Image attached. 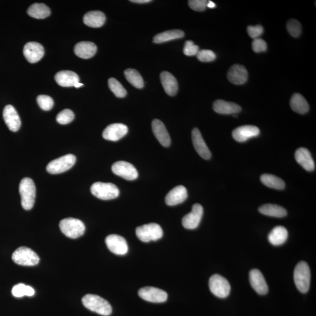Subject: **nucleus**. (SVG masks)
<instances>
[{
    "instance_id": "4be33fe9",
    "label": "nucleus",
    "mask_w": 316,
    "mask_h": 316,
    "mask_svg": "<svg viewBox=\"0 0 316 316\" xmlns=\"http://www.w3.org/2000/svg\"><path fill=\"white\" fill-rule=\"evenodd\" d=\"M187 198V191L185 186L179 185L172 189L165 197L166 204L176 206L185 201Z\"/></svg>"
},
{
    "instance_id": "4468645a",
    "label": "nucleus",
    "mask_w": 316,
    "mask_h": 316,
    "mask_svg": "<svg viewBox=\"0 0 316 316\" xmlns=\"http://www.w3.org/2000/svg\"><path fill=\"white\" fill-rule=\"evenodd\" d=\"M23 52L26 60L31 64L39 62L45 54L43 45L36 42H30L26 44L24 46Z\"/></svg>"
},
{
    "instance_id": "f8f14e48",
    "label": "nucleus",
    "mask_w": 316,
    "mask_h": 316,
    "mask_svg": "<svg viewBox=\"0 0 316 316\" xmlns=\"http://www.w3.org/2000/svg\"><path fill=\"white\" fill-rule=\"evenodd\" d=\"M203 214V208L201 205L194 204L192 211L183 218V226L189 230L196 228L200 224Z\"/></svg>"
},
{
    "instance_id": "bb28decb",
    "label": "nucleus",
    "mask_w": 316,
    "mask_h": 316,
    "mask_svg": "<svg viewBox=\"0 0 316 316\" xmlns=\"http://www.w3.org/2000/svg\"><path fill=\"white\" fill-rule=\"evenodd\" d=\"M160 77L165 92L171 96L176 95L178 91V84L174 76L168 72H163Z\"/></svg>"
},
{
    "instance_id": "c03bdc74",
    "label": "nucleus",
    "mask_w": 316,
    "mask_h": 316,
    "mask_svg": "<svg viewBox=\"0 0 316 316\" xmlns=\"http://www.w3.org/2000/svg\"><path fill=\"white\" fill-rule=\"evenodd\" d=\"M252 48L253 51L256 53H259V52H265L267 50V44L264 40L260 38H256L252 42Z\"/></svg>"
},
{
    "instance_id": "412c9836",
    "label": "nucleus",
    "mask_w": 316,
    "mask_h": 316,
    "mask_svg": "<svg viewBox=\"0 0 316 316\" xmlns=\"http://www.w3.org/2000/svg\"><path fill=\"white\" fill-rule=\"evenodd\" d=\"M153 133L160 144L164 147H169L171 144V137L164 123L161 121L155 119L152 123Z\"/></svg>"
},
{
    "instance_id": "5701e85b",
    "label": "nucleus",
    "mask_w": 316,
    "mask_h": 316,
    "mask_svg": "<svg viewBox=\"0 0 316 316\" xmlns=\"http://www.w3.org/2000/svg\"><path fill=\"white\" fill-rule=\"evenodd\" d=\"M295 159L298 164H300L307 171L311 172L315 169V164L310 152L307 149L300 148L295 152Z\"/></svg>"
},
{
    "instance_id": "49530a36",
    "label": "nucleus",
    "mask_w": 316,
    "mask_h": 316,
    "mask_svg": "<svg viewBox=\"0 0 316 316\" xmlns=\"http://www.w3.org/2000/svg\"><path fill=\"white\" fill-rule=\"evenodd\" d=\"M151 0H131V2L138 3V4H145V3H150Z\"/></svg>"
},
{
    "instance_id": "09e8293b",
    "label": "nucleus",
    "mask_w": 316,
    "mask_h": 316,
    "mask_svg": "<svg viewBox=\"0 0 316 316\" xmlns=\"http://www.w3.org/2000/svg\"><path fill=\"white\" fill-rule=\"evenodd\" d=\"M83 85H83V83H81L80 82H78V83H76V84L75 85L74 87L76 88H81V87L83 86Z\"/></svg>"
},
{
    "instance_id": "1a4fd4ad",
    "label": "nucleus",
    "mask_w": 316,
    "mask_h": 316,
    "mask_svg": "<svg viewBox=\"0 0 316 316\" xmlns=\"http://www.w3.org/2000/svg\"><path fill=\"white\" fill-rule=\"evenodd\" d=\"M209 288L214 296L219 298H226L230 294L231 286L227 279L221 275L215 274L209 279Z\"/></svg>"
},
{
    "instance_id": "c756f323",
    "label": "nucleus",
    "mask_w": 316,
    "mask_h": 316,
    "mask_svg": "<svg viewBox=\"0 0 316 316\" xmlns=\"http://www.w3.org/2000/svg\"><path fill=\"white\" fill-rule=\"evenodd\" d=\"M260 213L267 216L282 218L287 215L285 208L277 204H266L259 208Z\"/></svg>"
},
{
    "instance_id": "0eeeda50",
    "label": "nucleus",
    "mask_w": 316,
    "mask_h": 316,
    "mask_svg": "<svg viewBox=\"0 0 316 316\" xmlns=\"http://www.w3.org/2000/svg\"><path fill=\"white\" fill-rule=\"evenodd\" d=\"M136 234L140 240L148 242L161 239L163 236V230L159 224L150 223L137 227Z\"/></svg>"
},
{
    "instance_id": "79ce46f5",
    "label": "nucleus",
    "mask_w": 316,
    "mask_h": 316,
    "mask_svg": "<svg viewBox=\"0 0 316 316\" xmlns=\"http://www.w3.org/2000/svg\"><path fill=\"white\" fill-rule=\"evenodd\" d=\"M199 51V48L197 45L194 44L192 41H187L186 42L185 47H184V54L186 56H194L196 55L198 52Z\"/></svg>"
},
{
    "instance_id": "a878e982",
    "label": "nucleus",
    "mask_w": 316,
    "mask_h": 316,
    "mask_svg": "<svg viewBox=\"0 0 316 316\" xmlns=\"http://www.w3.org/2000/svg\"><path fill=\"white\" fill-rule=\"evenodd\" d=\"M55 81L62 87H73L79 82V76L75 72L70 71L59 72L55 76Z\"/></svg>"
},
{
    "instance_id": "a18cd8bd",
    "label": "nucleus",
    "mask_w": 316,
    "mask_h": 316,
    "mask_svg": "<svg viewBox=\"0 0 316 316\" xmlns=\"http://www.w3.org/2000/svg\"><path fill=\"white\" fill-rule=\"evenodd\" d=\"M247 33L249 36L255 40L261 36L263 33V29L261 26H248L247 27Z\"/></svg>"
},
{
    "instance_id": "39448f33",
    "label": "nucleus",
    "mask_w": 316,
    "mask_h": 316,
    "mask_svg": "<svg viewBox=\"0 0 316 316\" xmlns=\"http://www.w3.org/2000/svg\"><path fill=\"white\" fill-rule=\"evenodd\" d=\"M90 189L94 196L103 200L116 199L120 194L119 188L112 183L96 182Z\"/></svg>"
},
{
    "instance_id": "ddd939ff",
    "label": "nucleus",
    "mask_w": 316,
    "mask_h": 316,
    "mask_svg": "<svg viewBox=\"0 0 316 316\" xmlns=\"http://www.w3.org/2000/svg\"><path fill=\"white\" fill-rule=\"evenodd\" d=\"M107 247L111 252L116 255L126 254L128 246L126 239L121 236L116 234L110 235L106 238Z\"/></svg>"
},
{
    "instance_id": "f03ea898",
    "label": "nucleus",
    "mask_w": 316,
    "mask_h": 316,
    "mask_svg": "<svg viewBox=\"0 0 316 316\" xmlns=\"http://www.w3.org/2000/svg\"><path fill=\"white\" fill-rule=\"evenodd\" d=\"M19 190L24 209H32L36 197V187L33 179L30 178H24L20 182Z\"/></svg>"
},
{
    "instance_id": "2f4dec72",
    "label": "nucleus",
    "mask_w": 316,
    "mask_h": 316,
    "mask_svg": "<svg viewBox=\"0 0 316 316\" xmlns=\"http://www.w3.org/2000/svg\"><path fill=\"white\" fill-rule=\"evenodd\" d=\"M29 15L37 19H44L51 15V10L43 3H36L31 6L27 11Z\"/></svg>"
},
{
    "instance_id": "c85d7f7f",
    "label": "nucleus",
    "mask_w": 316,
    "mask_h": 316,
    "mask_svg": "<svg viewBox=\"0 0 316 316\" xmlns=\"http://www.w3.org/2000/svg\"><path fill=\"white\" fill-rule=\"evenodd\" d=\"M287 237L288 232L286 228L283 226H277L270 232L268 240L272 245L279 246L286 241Z\"/></svg>"
},
{
    "instance_id": "b1692460",
    "label": "nucleus",
    "mask_w": 316,
    "mask_h": 316,
    "mask_svg": "<svg viewBox=\"0 0 316 316\" xmlns=\"http://www.w3.org/2000/svg\"><path fill=\"white\" fill-rule=\"evenodd\" d=\"M213 110L215 112L220 114H235L241 112V107L237 104L228 102L223 100H217L213 103Z\"/></svg>"
},
{
    "instance_id": "20e7f679",
    "label": "nucleus",
    "mask_w": 316,
    "mask_h": 316,
    "mask_svg": "<svg viewBox=\"0 0 316 316\" xmlns=\"http://www.w3.org/2000/svg\"><path fill=\"white\" fill-rule=\"evenodd\" d=\"M61 230L67 237L78 238L84 234L85 225L83 222L74 218H67L61 221Z\"/></svg>"
},
{
    "instance_id": "de8ad7c7",
    "label": "nucleus",
    "mask_w": 316,
    "mask_h": 316,
    "mask_svg": "<svg viewBox=\"0 0 316 316\" xmlns=\"http://www.w3.org/2000/svg\"><path fill=\"white\" fill-rule=\"evenodd\" d=\"M216 5L214 4V3L213 2H207V8H210V9H214L215 8H216Z\"/></svg>"
},
{
    "instance_id": "6ab92c4d",
    "label": "nucleus",
    "mask_w": 316,
    "mask_h": 316,
    "mask_svg": "<svg viewBox=\"0 0 316 316\" xmlns=\"http://www.w3.org/2000/svg\"><path fill=\"white\" fill-rule=\"evenodd\" d=\"M260 133L259 128L254 126H244L235 128L232 131V137L235 141L244 142L249 139L258 136Z\"/></svg>"
},
{
    "instance_id": "7ed1b4c3",
    "label": "nucleus",
    "mask_w": 316,
    "mask_h": 316,
    "mask_svg": "<svg viewBox=\"0 0 316 316\" xmlns=\"http://www.w3.org/2000/svg\"><path fill=\"white\" fill-rule=\"evenodd\" d=\"M310 270L307 263L304 261L298 262L294 270V281L300 292H307L310 287Z\"/></svg>"
},
{
    "instance_id": "37998d69",
    "label": "nucleus",
    "mask_w": 316,
    "mask_h": 316,
    "mask_svg": "<svg viewBox=\"0 0 316 316\" xmlns=\"http://www.w3.org/2000/svg\"><path fill=\"white\" fill-rule=\"evenodd\" d=\"M207 1L206 0H190L189 6L190 9L196 12H203L207 8Z\"/></svg>"
},
{
    "instance_id": "dca6fc26",
    "label": "nucleus",
    "mask_w": 316,
    "mask_h": 316,
    "mask_svg": "<svg viewBox=\"0 0 316 316\" xmlns=\"http://www.w3.org/2000/svg\"><path fill=\"white\" fill-rule=\"evenodd\" d=\"M249 282L257 293L264 295L268 292V286L264 276L259 270L252 269L249 272Z\"/></svg>"
},
{
    "instance_id": "393cba45",
    "label": "nucleus",
    "mask_w": 316,
    "mask_h": 316,
    "mask_svg": "<svg viewBox=\"0 0 316 316\" xmlns=\"http://www.w3.org/2000/svg\"><path fill=\"white\" fill-rule=\"evenodd\" d=\"M74 52L78 57L86 60L92 58L96 54L97 47L92 42H81L75 45Z\"/></svg>"
},
{
    "instance_id": "473e14b6",
    "label": "nucleus",
    "mask_w": 316,
    "mask_h": 316,
    "mask_svg": "<svg viewBox=\"0 0 316 316\" xmlns=\"http://www.w3.org/2000/svg\"><path fill=\"white\" fill-rule=\"evenodd\" d=\"M185 36L182 31L179 30H173L166 31L165 32L156 35L154 38V43L161 44L172 40L180 39Z\"/></svg>"
},
{
    "instance_id": "9d476101",
    "label": "nucleus",
    "mask_w": 316,
    "mask_h": 316,
    "mask_svg": "<svg viewBox=\"0 0 316 316\" xmlns=\"http://www.w3.org/2000/svg\"><path fill=\"white\" fill-rule=\"evenodd\" d=\"M142 299L152 303H164L167 300L168 294L164 290L154 287L141 288L138 291Z\"/></svg>"
},
{
    "instance_id": "4c0bfd02",
    "label": "nucleus",
    "mask_w": 316,
    "mask_h": 316,
    "mask_svg": "<svg viewBox=\"0 0 316 316\" xmlns=\"http://www.w3.org/2000/svg\"><path fill=\"white\" fill-rule=\"evenodd\" d=\"M74 118L75 114L72 110L65 109L58 114L57 121L59 124L65 125L71 123Z\"/></svg>"
},
{
    "instance_id": "58836bf2",
    "label": "nucleus",
    "mask_w": 316,
    "mask_h": 316,
    "mask_svg": "<svg viewBox=\"0 0 316 316\" xmlns=\"http://www.w3.org/2000/svg\"><path fill=\"white\" fill-rule=\"evenodd\" d=\"M287 30L291 36L298 37L301 33V26L297 20L291 19L287 23Z\"/></svg>"
},
{
    "instance_id": "f257e3e1",
    "label": "nucleus",
    "mask_w": 316,
    "mask_h": 316,
    "mask_svg": "<svg viewBox=\"0 0 316 316\" xmlns=\"http://www.w3.org/2000/svg\"><path fill=\"white\" fill-rule=\"evenodd\" d=\"M82 303L86 308L97 314L104 316L112 314V307L109 302L97 295L86 294L82 298Z\"/></svg>"
},
{
    "instance_id": "aec40b11",
    "label": "nucleus",
    "mask_w": 316,
    "mask_h": 316,
    "mask_svg": "<svg viewBox=\"0 0 316 316\" xmlns=\"http://www.w3.org/2000/svg\"><path fill=\"white\" fill-rule=\"evenodd\" d=\"M248 72L244 66L236 64L231 67L228 72L227 78L232 84H244L248 80Z\"/></svg>"
},
{
    "instance_id": "423d86ee",
    "label": "nucleus",
    "mask_w": 316,
    "mask_h": 316,
    "mask_svg": "<svg viewBox=\"0 0 316 316\" xmlns=\"http://www.w3.org/2000/svg\"><path fill=\"white\" fill-rule=\"evenodd\" d=\"M13 261L22 266L37 265L40 262L39 256L33 250L22 246L17 249L12 255Z\"/></svg>"
},
{
    "instance_id": "a211bd4d",
    "label": "nucleus",
    "mask_w": 316,
    "mask_h": 316,
    "mask_svg": "<svg viewBox=\"0 0 316 316\" xmlns=\"http://www.w3.org/2000/svg\"><path fill=\"white\" fill-rule=\"evenodd\" d=\"M192 141L194 149L201 158L210 159L211 154L210 149H208L206 142H204L202 135L199 129L194 128L192 133Z\"/></svg>"
},
{
    "instance_id": "ea45409f",
    "label": "nucleus",
    "mask_w": 316,
    "mask_h": 316,
    "mask_svg": "<svg viewBox=\"0 0 316 316\" xmlns=\"http://www.w3.org/2000/svg\"><path fill=\"white\" fill-rule=\"evenodd\" d=\"M37 103L41 109L49 111L54 107V102L50 96L40 95L37 97Z\"/></svg>"
},
{
    "instance_id": "cd10ccee",
    "label": "nucleus",
    "mask_w": 316,
    "mask_h": 316,
    "mask_svg": "<svg viewBox=\"0 0 316 316\" xmlns=\"http://www.w3.org/2000/svg\"><path fill=\"white\" fill-rule=\"evenodd\" d=\"M106 16L100 11H92L86 13L83 17V22L87 26L92 28L102 27L106 22Z\"/></svg>"
},
{
    "instance_id": "a19ab883",
    "label": "nucleus",
    "mask_w": 316,
    "mask_h": 316,
    "mask_svg": "<svg viewBox=\"0 0 316 316\" xmlns=\"http://www.w3.org/2000/svg\"><path fill=\"white\" fill-rule=\"evenodd\" d=\"M198 60L202 62H210L216 59V55L212 51L207 50H199L196 55Z\"/></svg>"
},
{
    "instance_id": "72a5a7b5",
    "label": "nucleus",
    "mask_w": 316,
    "mask_h": 316,
    "mask_svg": "<svg viewBox=\"0 0 316 316\" xmlns=\"http://www.w3.org/2000/svg\"><path fill=\"white\" fill-rule=\"evenodd\" d=\"M260 181L267 187L277 190H282L285 183L282 179L270 174H263L260 176Z\"/></svg>"
},
{
    "instance_id": "c9c22d12",
    "label": "nucleus",
    "mask_w": 316,
    "mask_h": 316,
    "mask_svg": "<svg viewBox=\"0 0 316 316\" xmlns=\"http://www.w3.org/2000/svg\"><path fill=\"white\" fill-rule=\"evenodd\" d=\"M12 294L16 297H22L24 296H33L35 294V290L32 287L23 283H19L13 287Z\"/></svg>"
},
{
    "instance_id": "f704fd0d",
    "label": "nucleus",
    "mask_w": 316,
    "mask_h": 316,
    "mask_svg": "<svg viewBox=\"0 0 316 316\" xmlns=\"http://www.w3.org/2000/svg\"><path fill=\"white\" fill-rule=\"evenodd\" d=\"M124 75L127 81L135 88L137 89L143 88L144 85L143 79L137 71L134 69H128L125 71Z\"/></svg>"
},
{
    "instance_id": "f3484780",
    "label": "nucleus",
    "mask_w": 316,
    "mask_h": 316,
    "mask_svg": "<svg viewBox=\"0 0 316 316\" xmlns=\"http://www.w3.org/2000/svg\"><path fill=\"white\" fill-rule=\"evenodd\" d=\"M3 119L10 130L13 132L19 130L22 122L18 113L13 106L8 105L5 107L3 111Z\"/></svg>"
},
{
    "instance_id": "6e6552de",
    "label": "nucleus",
    "mask_w": 316,
    "mask_h": 316,
    "mask_svg": "<svg viewBox=\"0 0 316 316\" xmlns=\"http://www.w3.org/2000/svg\"><path fill=\"white\" fill-rule=\"evenodd\" d=\"M76 161V158L74 155H66L49 163L47 171L51 174H60L72 168Z\"/></svg>"
},
{
    "instance_id": "7c9ffc66",
    "label": "nucleus",
    "mask_w": 316,
    "mask_h": 316,
    "mask_svg": "<svg viewBox=\"0 0 316 316\" xmlns=\"http://www.w3.org/2000/svg\"><path fill=\"white\" fill-rule=\"evenodd\" d=\"M291 109L294 112L303 114L308 112L309 105L304 97L300 94L295 93L291 97L290 102Z\"/></svg>"
},
{
    "instance_id": "9b49d317",
    "label": "nucleus",
    "mask_w": 316,
    "mask_h": 316,
    "mask_svg": "<svg viewBox=\"0 0 316 316\" xmlns=\"http://www.w3.org/2000/svg\"><path fill=\"white\" fill-rule=\"evenodd\" d=\"M112 169L114 174L127 180H135L138 176L136 168L130 163L126 161H118L114 163Z\"/></svg>"
},
{
    "instance_id": "2eb2a0df",
    "label": "nucleus",
    "mask_w": 316,
    "mask_h": 316,
    "mask_svg": "<svg viewBox=\"0 0 316 316\" xmlns=\"http://www.w3.org/2000/svg\"><path fill=\"white\" fill-rule=\"evenodd\" d=\"M128 131V127L123 124L115 123L107 126L103 133L105 140L117 141L126 135Z\"/></svg>"
},
{
    "instance_id": "e433bc0d",
    "label": "nucleus",
    "mask_w": 316,
    "mask_h": 316,
    "mask_svg": "<svg viewBox=\"0 0 316 316\" xmlns=\"http://www.w3.org/2000/svg\"><path fill=\"white\" fill-rule=\"evenodd\" d=\"M109 88L117 97L123 98L127 95L126 90L121 83L114 78H110L109 80Z\"/></svg>"
}]
</instances>
